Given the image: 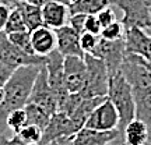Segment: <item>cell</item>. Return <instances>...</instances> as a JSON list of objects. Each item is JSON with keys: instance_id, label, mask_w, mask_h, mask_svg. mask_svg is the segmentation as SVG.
I'll list each match as a JSON object with an SVG mask.
<instances>
[{"instance_id": "obj_1", "label": "cell", "mask_w": 151, "mask_h": 145, "mask_svg": "<svg viewBox=\"0 0 151 145\" xmlns=\"http://www.w3.org/2000/svg\"><path fill=\"white\" fill-rule=\"evenodd\" d=\"M41 66H22L13 71L11 77L3 86L6 92L4 106L9 112L22 109L29 102V95L37 80Z\"/></svg>"}, {"instance_id": "obj_2", "label": "cell", "mask_w": 151, "mask_h": 145, "mask_svg": "<svg viewBox=\"0 0 151 145\" xmlns=\"http://www.w3.org/2000/svg\"><path fill=\"white\" fill-rule=\"evenodd\" d=\"M106 98L118 110L119 131L123 133L124 127L136 119V105L132 86L127 84V81L124 80L120 73L109 78V89Z\"/></svg>"}, {"instance_id": "obj_3", "label": "cell", "mask_w": 151, "mask_h": 145, "mask_svg": "<svg viewBox=\"0 0 151 145\" xmlns=\"http://www.w3.org/2000/svg\"><path fill=\"white\" fill-rule=\"evenodd\" d=\"M87 78L84 89L80 92L84 98L106 96L109 89V73L101 59L92 54H84Z\"/></svg>"}, {"instance_id": "obj_4", "label": "cell", "mask_w": 151, "mask_h": 145, "mask_svg": "<svg viewBox=\"0 0 151 145\" xmlns=\"http://www.w3.org/2000/svg\"><path fill=\"white\" fill-rule=\"evenodd\" d=\"M111 4L123 13L120 22L124 31L130 28L147 29L151 22V11L146 0H111Z\"/></svg>"}, {"instance_id": "obj_5", "label": "cell", "mask_w": 151, "mask_h": 145, "mask_svg": "<svg viewBox=\"0 0 151 145\" xmlns=\"http://www.w3.org/2000/svg\"><path fill=\"white\" fill-rule=\"evenodd\" d=\"M119 73L123 75L132 91H150L151 89V73L147 69L146 60L140 56L126 53Z\"/></svg>"}, {"instance_id": "obj_6", "label": "cell", "mask_w": 151, "mask_h": 145, "mask_svg": "<svg viewBox=\"0 0 151 145\" xmlns=\"http://www.w3.org/2000/svg\"><path fill=\"white\" fill-rule=\"evenodd\" d=\"M45 61L46 57L22 52L9 41V36L4 31L0 32V63L16 70L22 66H43Z\"/></svg>"}, {"instance_id": "obj_7", "label": "cell", "mask_w": 151, "mask_h": 145, "mask_svg": "<svg viewBox=\"0 0 151 145\" xmlns=\"http://www.w3.org/2000/svg\"><path fill=\"white\" fill-rule=\"evenodd\" d=\"M63 61H65V57L58 50H55L49 56H46V61H45V67H46V73H48V81L52 86V89H53L55 95H56V99H58V112L62 110L66 99L70 95L65 84Z\"/></svg>"}, {"instance_id": "obj_8", "label": "cell", "mask_w": 151, "mask_h": 145, "mask_svg": "<svg viewBox=\"0 0 151 145\" xmlns=\"http://www.w3.org/2000/svg\"><path fill=\"white\" fill-rule=\"evenodd\" d=\"M28 103H34V105L41 106L49 114H55L58 112V99H56V95H55L53 89L48 81V73H46L45 64L41 66V69H39V73H38L37 80L34 82Z\"/></svg>"}, {"instance_id": "obj_9", "label": "cell", "mask_w": 151, "mask_h": 145, "mask_svg": "<svg viewBox=\"0 0 151 145\" xmlns=\"http://www.w3.org/2000/svg\"><path fill=\"white\" fill-rule=\"evenodd\" d=\"M98 59H101L105 63L109 73V78L112 75L118 74L120 70V66L123 63L124 56H126V46H124V39L118 41H106L102 39L98 43V48L95 53L92 54Z\"/></svg>"}, {"instance_id": "obj_10", "label": "cell", "mask_w": 151, "mask_h": 145, "mask_svg": "<svg viewBox=\"0 0 151 145\" xmlns=\"http://www.w3.org/2000/svg\"><path fill=\"white\" fill-rule=\"evenodd\" d=\"M84 127L97 131H112L119 130V114L113 103L108 98L101 105L94 109V112L87 119Z\"/></svg>"}, {"instance_id": "obj_11", "label": "cell", "mask_w": 151, "mask_h": 145, "mask_svg": "<svg viewBox=\"0 0 151 145\" xmlns=\"http://www.w3.org/2000/svg\"><path fill=\"white\" fill-rule=\"evenodd\" d=\"M78 130L80 129L76 126L74 121L66 113L56 112L55 114L50 116L49 124L42 131V140H41L39 145H45L50 141H58L62 138H66V137H71Z\"/></svg>"}, {"instance_id": "obj_12", "label": "cell", "mask_w": 151, "mask_h": 145, "mask_svg": "<svg viewBox=\"0 0 151 145\" xmlns=\"http://www.w3.org/2000/svg\"><path fill=\"white\" fill-rule=\"evenodd\" d=\"M63 75L65 84L69 94H80L84 89L87 78L86 60L83 57H65L63 61Z\"/></svg>"}, {"instance_id": "obj_13", "label": "cell", "mask_w": 151, "mask_h": 145, "mask_svg": "<svg viewBox=\"0 0 151 145\" xmlns=\"http://www.w3.org/2000/svg\"><path fill=\"white\" fill-rule=\"evenodd\" d=\"M126 53L137 54L151 63V36L140 28H130L124 32Z\"/></svg>"}, {"instance_id": "obj_14", "label": "cell", "mask_w": 151, "mask_h": 145, "mask_svg": "<svg viewBox=\"0 0 151 145\" xmlns=\"http://www.w3.org/2000/svg\"><path fill=\"white\" fill-rule=\"evenodd\" d=\"M56 34V50L63 57H83L84 53L80 46V34L76 32L70 25L55 29Z\"/></svg>"}, {"instance_id": "obj_15", "label": "cell", "mask_w": 151, "mask_h": 145, "mask_svg": "<svg viewBox=\"0 0 151 145\" xmlns=\"http://www.w3.org/2000/svg\"><path fill=\"white\" fill-rule=\"evenodd\" d=\"M41 9H42V20L45 27L55 31L69 24V17H70L69 4L62 1H50Z\"/></svg>"}, {"instance_id": "obj_16", "label": "cell", "mask_w": 151, "mask_h": 145, "mask_svg": "<svg viewBox=\"0 0 151 145\" xmlns=\"http://www.w3.org/2000/svg\"><path fill=\"white\" fill-rule=\"evenodd\" d=\"M122 134L119 130L97 131L83 127L73 135V145H108L111 141Z\"/></svg>"}, {"instance_id": "obj_17", "label": "cell", "mask_w": 151, "mask_h": 145, "mask_svg": "<svg viewBox=\"0 0 151 145\" xmlns=\"http://www.w3.org/2000/svg\"><path fill=\"white\" fill-rule=\"evenodd\" d=\"M31 45L37 56L46 57L56 50V34L48 27H41L31 32Z\"/></svg>"}, {"instance_id": "obj_18", "label": "cell", "mask_w": 151, "mask_h": 145, "mask_svg": "<svg viewBox=\"0 0 151 145\" xmlns=\"http://www.w3.org/2000/svg\"><path fill=\"white\" fill-rule=\"evenodd\" d=\"M122 135H123V140L127 145H144L147 141H150L148 126L139 119L132 120L124 127Z\"/></svg>"}, {"instance_id": "obj_19", "label": "cell", "mask_w": 151, "mask_h": 145, "mask_svg": "<svg viewBox=\"0 0 151 145\" xmlns=\"http://www.w3.org/2000/svg\"><path fill=\"white\" fill-rule=\"evenodd\" d=\"M18 11L21 13V17L24 20V24L29 32H32L38 28L43 27V20H42V9L38 6L29 4L27 1L18 0L16 6Z\"/></svg>"}, {"instance_id": "obj_20", "label": "cell", "mask_w": 151, "mask_h": 145, "mask_svg": "<svg viewBox=\"0 0 151 145\" xmlns=\"http://www.w3.org/2000/svg\"><path fill=\"white\" fill-rule=\"evenodd\" d=\"M106 99V96H97V98H83L80 105L76 108V110L71 113L69 117L74 121V124L78 129H83L86 124L87 119L90 117V114L94 112V109L98 105H101Z\"/></svg>"}, {"instance_id": "obj_21", "label": "cell", "mask_w": 151, "mask_h": 145, "mask_svg": "<svg viewBox=\"0 0 151 145\" xmlns=\"http://www.w3.org/2000/svg\"><path fill=\"white\" fill-rule=\"evenodd\" d=\"M111 6V0H76L69 4L70 14L97 16L101 10Z\"/></svg>"}, {"instance_id": "obj_22", "label": "cell", "mask_w": 151, "mask_h": 145, "mask_svg": "<svg viewBox=\"0 0 151 145\" xmlns=\"http://www.w3.org/2000/svg\"><path fill=\"white\" fill-rule=\"evenodd\" d=\"M24 110H25V114H27V124L37 126L42 131L46 129L52 114H49L45 109H42L38 105H34V103H27L24 106Z\"/></svg>"}, {"instance_id": "obj_23", "label": "cell", "mask_w": 151, "mask_h": 145, "mask_svg": "<svg viewBox=\"0 0 151 145\" xmlns=\"http://www.w3.org/2000/svg\"><path fill=\"white\" fill-rule=\"evenodd\" d=\"M9 41H10L14 46L21 49L22 52L29 54H35L32 50V45H31V32L25 29V31H18V32H11L7 34Z\"/></svg>"}, {"instance_id": "obj_24", "label": "cell", "mask_w": 151, "mask_h": 145, "mask_svg": "<svg viewBox=\"0 0 151 145\" xmlns=\"http://www.w3.org/2000/svg\"><path fill=\"white\" fill-rule=\"evenodd\" d=\"M27 124V114L25 110L22 109H14L10 110L7 114V127L13 134H18L20 130Z\"/></svg>"}, {"instance_id": "obj_25", "label": "cell", "mask_w": 151, "mask_h": 145, "mask_svg": "<svg viewBox=\"0 0 151 145\" xmlns=\"http://www.w3.org/2000/svg\"><path fill=\"white\" fill-rule=\"evenodd\" d=\"M17 135L27 145H39L42 140V130L32 124H25Z\"/></svg>"}, {"instance_id": "obj_26", "label": "cell", "mask_w": 151, "mask_h": 145, "mask_svg": "<svg viewBox=\"0 0 151 145\" xmlns=\"http://www.w3.org/2000/svg\"><path fill=\"white\" fill-rule=\"evenodd\" d=\"M25 29H27V27L24 24L21 13L18 11L17 7H13L10 11V16H9V20L6 22L4 32L11 34V32H18V31H25Z\"/></svg>"}, {"instance_id": "obj_27", "label": "cell", "mask_w": 151, "mask_h": 145, "mask_svg": "<svg viewBox=\"0 0 151 145\" xmlns=\"http://www.w3.org/2000/svg\"><path fill=\"white\" fill-rule=\"evenodd\" d=\"M124 32L126 31H124L123 24L118 20V21L109 24L108 27L102 28L99 36L106 41H118V39H124Z\"/></svg>"}, {"instance_id": "obj_28", "label": "cell", "mask_w": 151, "mask_h": 145, "mask_svg": "<svg viewBox=\"0 0 151 145\" xmlns=\"http://www.w3.org/2000/svg\"><path fill=\"white\" fill-rule=\"evenodd\" d=\"M101 41V36L98 35H94V34L90 32H84L80 34V46L81 50L84 54H94L95 50L98 48V43Z\"/></svg>"}, {"instance_id": "obj_29", "label": "cell", "mask_w": 151, "mask_h": 145, "mask_svg": "<svg viewBox=\"0 0 151 145\" xmlns=\"http://www.w3.org/2000/svg\"><path fill=\"white\" fill-rule=\"evenodd\" d=\"M97 18H98V21H99V24H101L102 28L108 27L109 24H112V22H115V21H118V17H116V13L113 10L112 4L108 6V7H105L104 10L99 11L97 14Z\"/></svg>"}, {"instance_id": "obj_30", "label": "cell", "mask_w": 151, "mask_h": 145, "mask_svg": "<svg viewBox=\"0 0 151 145\" xmlns=\"http://www.w3.org/2000/svg\"><path fill=\"white\" fill-rule=\"evenodd\" d=\"M84 31L90 34H94V35H101V31H102V27L98 21L97 16H87L86 17V24H84Z\"/></svg>"}, {"instance_id": "obj_31", "label": "cell", "mask_w": 151, "mask_h": 145, "mask_svg": "<svg viewBox=\"0 0 151 145\" xmlns=\"http://www.w3.org/2000/svg\"><path fill=\"white\" fill-rule=\"evenodd\" d=\"M86 14H70L69 17V24L76 32L83 34L84 32V24H86Z\"/></svg>"}, {"instance_id": "obj_32", "label": "cell", "mask_w": 151, "mask_h": 145, "mask_svg": "<svg viewBox=\"0 0 151 145\" xmlns=\"http://www.w3.org/2000/svg\"><path fill=\"white\" fill-rule=\"evenodd\" d=\"M7 114H9V110L4 106H0V137L7 135V131H10L7 127Z\"/></svg>"}, {"instance_id": "obj_33", "label": "cell", "mask_w": 151, "mask_h": 145, "mask_svg": "<svg viewBox=\"0 0 151 145\" xmlns=\"http://www.w3.org/2000/svg\"><path fill=\"white\" fill-rule=\"evenodd\" d=\"M0 145H27V144L17 134H13L11 137H9V135H1V137H0Z\"/></svg>"}, {"instance_id": "obj_34", "label": "cell", "mask_w": 151, "mask_h": 145, "mask_svg": "<svg viewBox=\"0 0 151 145\" xmlns=\"http://www.w3.org/2000/svg\"><path fill=\"white\" fill-rule=\"evenodd\" d=\"M13 69L9 67V66L3 64V63H0V88H3L6 85V82L9 81V78L11 77L13 74Z\"/></svg>"}, {"instance_id": "obj_35", "label": "cell", "mask_w": 151, "mask_h": 145, "mask_svg": "<svg viewBox=\"0 0 151 145\" xmlns=\"http://www.w3.org/2000/svg\"><path fill=\"white\" fill-rule=\"evenodd\" d=\"M10 11H11V7L0 4V32H1V31H4L6 22H7L9 16H10Z\"/></svg>"}, {"instance_id": "obj_36", "label": "cell", "mask_w": 151, "mask_h": 145, "mask_svg": "<svg viewBox=\"0 0 151 145\" xmlns=\"http://www.w3.org/2000/svg\"><path fill=\"white\" fill-rule=\"evenodd\" d=\"M22 1H27L29 4L38 6V7H43L45 4H48L50 1H62V3H66V4H70L67 0H22Z\"/></svg>"}, {"instance_id": "obj_37", "label": "cell", "mask_w": 151, "mask_h": 145, "mask_svg": "<svg viewBox=\"0 0 151 145\" xmlns=\"http://www.w3.org/2000/svg\"><path fill=\"white\" fill-rule=\"evenodd\" d=\"M108 145H127L126 144V142H124V140H123V135L120 134L118 137V138H115V140L113 141H111V142H109Z\"/></svg>"}, {"instance_id": "obj_38", "label": "cell", "mask_w": 151, "mask_h": 145, "mask_svg": "<svg viewBox=\"0 0 151 145\" xmlns=\"http://www.w3.org/2000/svg\"><path fill=\"white\" fill-rule=\"evenodd\" d=\"M17 3H18V0H0V4L3 6H9V7H16Z\"/></svg>"}, {"instance_id": "obj_39", "label": "cell", "mask_w": 151, "mask_h": 145, "mask_svg": "<svg viewBox=\"0 0 151 145\" xmlns=\"http://www.w3.org/2000/svg\"><path fill=\"white\" fill-rule=\"evenodd\" d=\"M60 141V144L62 145H73V135L71 137H66V138H62Z\"/></svg>"}, {"instance_id": "obj_40", "label": "cell", "mask_w": 151, "mask_h": 145, "mask_svg": "<svg viewBox=\"0 0 151 145\" xmlns=\"http://www.w3.org/2000/svg\"><path fill=\"white\" fill-rule=\"evenodd\" d=\"M4 99H6L4 88H0V106H3V103H4Z\"/></svg>"}, {"instance_id": "obj_41", "label": "cell", "mask_w": 151, "mask_h": 145, "mask_svg": "<svg viewBox=\"0 0 151 145\" xmlns=\"http://www.w3.org/2000/svg\"><path fill=\"white\" fill-rule=\"evenodd\" d=\"M45 145H62L60 144V141H50V142H48V144H45Z\"/></svg>"}, {"instance_id": "obj_42", "label": "cell", "mask_w": 151, "mask_h": 145, "mask_svg": "<svg viewBox=\"0 0 151 145\" xmlns=\"http://www.w3.org/2000/svg\"><path fill=\"white\" fill-rule=\"evenodd\" d=\"M144 31H146V32L151 36V22H150V25H148V28H147V29H144Z\"/></svg>"}, {"instance_id": "obj_43", "label": "cell", "mask_w": 151, "mask_h": 145, "mask_svg": "<svg viewBox=\"0 0 151 145\" xmlns=\"http://www.w3.org/2000/svg\"><path fill=\"white\" fill-rule=\"evenodd\" d=\"M146 66H147V69L150 70V73H151V63H148V61H146Z\"/></svg>"}, {"instance_id": "obj_44", "label": "cell", "mask_w": 151, "mask_h": 145, "mask_svg": "<svg viewBox=\"0 0 151 145\" xmlns=\"http://www.w3.org/2000/svg\"><path fill=\"white\" fill-rule=\"evenodd\" d=\"M146 3L148 4V7H151V0H146Z\"/></svg>"}, {"instance_id": "obj_45", "label": "cell", "mask_w": 151, "mask_h": 145, "mask_svg": "<svg viewBox=\"0 0 151 145\" xmlns=\"http://www.w3.org/2000/svg\"><path fill=\"white\" fill-rule=\"evenodd\" d=\"M144 145H151V141H147V142H146Z\"/></svg>"}, {"instance_id": "obj_46", "label": "cell", "mask_w": 151, "mask_h": 145, "mask_svg": "<svg viewBox=\"0 0 151 145\" xmlns=\"http://www.w3.org/2000/svg\"><path fill=\"white\" fill-rule=\"evenodd\" d=\"M150 11H151V7H150Z\"/></svg>"}]
</instances>
